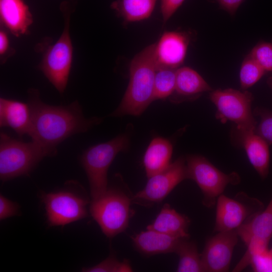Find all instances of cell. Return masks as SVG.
Listing matches in <instances>:
<instances>
[{
    "mask_svg": "<svg viewBox=\"0 0 272 272\" xmlns=\"http://www.w3.org/2000/svg\"><path fill=\"white\" fill-rule=\"evenodd\" d=\"M156 43L137 54L129 66V82L124 96L112 116L141 115L154 101V86L157 70Z\"/></svg>",
    "mask_w": 272,
    "mask_h": 272,
    "instance_id": "2",
    "label": "cell"
},
{
    "mask_svg": "<svg viewBox=\"0 0 272 272\" xmlns=\"http://www.w3.org/2000/svg\"><path fill=\"white\" fill-rule=\"evenodd\" d=\"M210 98L217 107L218 119L233 122L237 131L255 130L256 122L251 111L253 98L251 93L230 88L218 89L210 92Z\"/></svg>",
    "mask_w": 272,
    "mask_h": 272,
    "instance_id": "8",
    "label": "cell"
},
{
    "mask_svg": "<svg viewBox=\"0 0 272 272\" xmlns=\"http://www.w3.org/2000/svg\"><path fill=\"white\" fill-rule=\"evenodd\" d=\"M210 2L217 3L220 8L228 12L230 15L235 14L240 6L245 0H209Z\"/></svg>",
    "mask_w": 272,
    "mask_h": 272,
    "instance_id": "33",
    "label": "cell"
},
{
    "mask_svg": "<svg viewBox=\"0 0 272 272\" xmlns=\"http://www.w3.org/2000/svg\"><path fill=\"white\" fill-rule=\"evenodd\" d=\"M19 214L20 207L19 205L1 194L0 220L2 221L14 216L19 215Z\"/></svg>",
    "mask_w": 272,
    "mask_h": 272,
    "instance_id": "30",
    "label": "cell"
},
{
    "mask_svg": "<svg viewBox=\"0 0 272 272\" xmlns=\"http://www.w3.org/2000/svg\"><path fill=\"white\" fill-rule=\"evenodd\" d=\"M157 0H118L112 8L128 22L148 19L152 14Z\"/></svg>",
    "mask_w": 272,
    "mask_h": 272,
    "instance_id": "22",
    "label": "cell"
},
{
    "mask_svg": "<svg viewBox=\"0 0 272 272\" xmlns=\"http://www.w3.org/2000/svg\"><path fill=\"white\" fill-rule=\"evenodd\" d=\"M129 146V135L122 133L108 142L91 146L84 152L80 161L89 181L92 200L106 191L108 169L117 155L126 151Z\"/></svg>",
    "mask_w": 272,
    "mask_h": 272,
    "instance_id": "5",
    "label": "cell"
},
{
    "mask_svg": "<svg viewBox=\"0 0 272 272\" xmlns=\"http://www.w3.org/2000/svg\"><path fill=\"white\" fill-rule=\"evenodd\" d=\"M255 113L260 117V120L255 132L268 144H272V113L261 109H257Z\"/></svg>",
    "mask_w": 272,
    "mask_h": 272,
    "instance_id": "28",
    "label": "cell"
},
{
    "mask_svg": "<svg viewBox=\"0 0 272 272\" xmlns=\"http://www.w3.org/2000/svg\"><path fill=\"white\" fill-rule=\"evenodd\" d=\"M45 157L43 150L32 141L24 142L1 132L0 178L2 181L27 175Z\"/></svg>",
    "mask_w": 272,
    "mask_h": 272,
    "instance_id": "6",
    "label": "cell"
},
{
    "mask_svg": "<svg viewBox=\"0 0 272 272\" xmlns=\"http://www.w3.org/2000/svg\"><path fill=\"white\" fill-rule=\"evenodd\" d=\"M63 18V29L57 40L52 44L45 40L37 46L42 54L38 67L60 94L67 86L73 56L70 14L65 13Z\"/></svg>",
    "mask_w": 272,
    "mask_h": 272,
    "instance_id": "4",
    "label": "cell"
},
{
    "mask_svg": "<svg viewBox=\"0 0 272 272\" xmlns=\"http://www.w3.org/2000/svg\"><path fill=\"white\" fill-rule=\"evenodd\" d=\"M267 83L268 85L269 86V87L272 89V77L269 78L268 79Z\"/></svg>",
    "mask_w": 272,
    "mask_h": 272,
    "instance_id": "34",
    "label": "cell"
},
{
    "mask_svg": "<svg viewBox=\"0 0 272 272\" xmlns=\"http://www.w3.org/2000/svg\"><path fill=\"white\" fill-rule=\"evenodd\" d=\"M171 143L162 137H155L149 144L144 156L143 164L148 178L165 169L171 163Z\"/></svg>",
    "mask_w": 272,
    "mask_h": 272,
    "instance_id": "20",
    "label": "cell"
},
{
    "mask_svg": "<svg viewBox=\"0 0 272 272\" xmlns=\"http://www.w3.org/2000/svg\"><path fill=\"white\" fill-rule=\"evenodd\" d=\"M184 0H160L163 22L165 23L181 6Z\"/></svg>",
    "mask_w": 272,
    "mask_h": 272,
    "instance_id": "31",
    "label": "cell"
},
{
    "mask_svg": "<svg viewBox=\"0 0 272 272\" xmlns=\"http://www.w3.org/2000/svg\"><path fill=\"white\" fill-rule=\"evenodd\" d=\"M85 272H125L131 271L132 268L127 260L119 261L114 254H110L98 264L88 267H83Z\"/></svg>",
    "mask_w": 272,
    "mask_h": 272,
    "instance_id": "26",
    "label": "cell"
},
{
    "mask_svg": "<svg viewBox=\"0 0 272 272\" xmlns=\"http://www.w3.org/2000/svg\"><path fill=\"white\" fill-rule=\"evenodd\" d=\"M238 237L234 230L219 232L210 238L200 254L203 271H228Z\"/></svg>",
    "mask_w": 272,
    "mask_h": 272,
    "instance_id": "12",
    "label": "cell"
},
{
    "mask_svg": "<svg viewBox=\"0 0 272 272\" xmlns=\"http://www.w3.org/2000/svg\"><path fill=\"white\" fill-rule=\"evenodd\" d=\"M191 34L189 32H165L156 43L157 67H180L185 59Z\"/></svg>",
    "mask_w": 272,
    "mask_h": 272,
    "instance_id": "13",
    "label": "cell"
},
{
    "mask_svg": "<svg viewBox=\"0 0 272 272\" xmlns=\"http://www.w3.org/2000/svg\"><path fill=\"white\" fill-rule=\"evenodd\" d=\"M237 135L244 148L248 159L262 178L268 175L269 166V151L268 143L255 130L237 131Z\"/></svg>",
    "mask_w": 272,
    "mask_h": 272,
    "instance_id": "16",
    "label": "cell"
},
{
    "mask_svg": "<svg viewBox=\"0 0 272 272\" xmlns=\"http://www.w3.org/2000/svg\"><path fill=\"white\" fill-rule=\"evenodd\" d=\"M14 50L10 46V42L6 30L1 27L0 29V58L1 62L5 63L13 55Z\"/></svg>",
    "mask_w": 272,
    "mask_h": 272,
    "instance_id": "32",
    "label": "cell"
},
{
    "mask_svg": "<svg viewBox=\"0 0 272 272\" xmlns=\"http://www.w3.org/2000/svg\"><path fill=\"white\" fill-rule=\"evenodd\" d=\"M0 21L1 27L16 37L27 35L33 22L23 0H0Z\"/></svg>",
    "mask_w": 272,
    "mask_h": 272,
    "instance_id": "14",
    "label": "cell"
},
{
    "mask_svg": "<svg viewBox=\"0 0 272 272\" xmlns=\"http://www.w3.org/2000/svg\"><path fill=\"white\" fill-rule=\"evenodd\" d=\"M212 88L202 77L194 70L187 66L176 70L175 90L171 96L175 102L196 99Z\"/></svg>",
    "mask_w": 272,
    "mask_h": 272,
    "instance_id": "18",
    "label": "cell"
},
{
    "mask_svg": "<svg viewBox=\"0 0 272 272\" xmlns=\"http://www.w3.org/2000/svg\"><path fill=\"white\" fill-rule=\"evenodd\" d=\"M31 125V111L28 103L0 98V126L13 129L20 137L28 135Z\"/></svg>",
    "mask_w": 272,
    "mask_h": 272,
    "instance_id": "15",
    "label": "cell"
},
{
    "mask_svg": "<svg viewBox=\"0 0 272 272\" xmlns=\"http://www.w3.org/2000/svg\"><path fill=\"white\" fill-rule=\"evenodd\" d=\"M31 111V125L28 135L44 152L46 157L54 156L58 145L67 138L86 132L99 124L102 118H86L76 100L64 106H54L43 102L38 90L28 91Z\"/></svg>",
    "mask_w": 272,
    "mask_h": 272,
    "instance_id": "1",
    "label": "cell"
},
{
    "mask_svg": "<svg viewBox=\"0 0 272 272\" xmlns=\"http://www.w3.org/2000/svg\"><path fill=\"white\" fill-rule=\"evenodd\" d=\"M270 252H271V254H272V248H271V249L270 250Z\"/></svg>",
    "mask_w": 272,
    "mask_h": 272,
    "instance_id": "35",
    "label": "cell"
},
{
    "mask_svg": "<svg viewBox=\"0 0 272 272\" xmlns=\"http://www.w3.org/2000/svg\"><path fill=\"white\" fill-rule=\"evenodd\" d=\"M249 264L254 271L272 272V254L270 250L253 254L250 258Z\"/></svg>",
    "mask_w": 272,
    "mask_h": 272,
    "instance_id": "29",
    "label": "cell"
},
{
    "mask_svg": "<svg viewBox=\"0 0 272 272\" xmlns=\"http://www.w3.org/2000/svg\"><path fill=\"white\" fill-rule=\"evenodd\" d=\"M179 257L178 272H202L200 254L196 243L189 238H181L176 249Z\"/></svg>",
    "mask_w": 272,
    "mask_h": 272,
    "instance_id": "23",
    "label": "cell"
},
{
    "mask_svg": "<svg viewBox=\"0 0 272 272\" xmlns=\"http://www.w3.org/2000/svg\"><path fill=\"white\" fill-rule=\"evenodd\" d=\"M190 223L187 216L178 213L166 203L152 223L147 227V229L178 238H189Z\"/></svg>",
    "mask_w": 272,
    "mask_h": 272,
    "instance_id": "19",
    "label": "cell"
},
{
    "mask_svg": "<svg viewBox=\"0 0 272 272\" xmlns=\"http://www.w3.org/2000/svg\"><path fill=\"white\" fill-rule=\"evenodd\" d=\"M249 54L265 71L272 72V41L258 43Z\"/></svg>",
    "mask_w": 272,
    "mask_h": 272,
    "instance_id": "27",
    "label": "cell"
},
{
    "mask_svg": "<svg viewBox=\"0 0 272 272\" xmlns=\"http://www.w3.org/2000/svg\"><path fill=\"white\" fill-rule=\"evenodd\" d=\"M132 196L118 186H108L106 191L91 200L90 213L108 238L124 231L133 214Z\"/></svg>",
    "mask_w": 272,
    "mask_h": 272,
    "instance_id": "3",
    "label": "cell"
},
{
    "mask_svg": "<svg viewBox=\"0 0 272 272\" xmlns=\"http://www.w3.org/2000/svg\"><path fill=\"white\" fill-rule=\"evenodd\" d=\"M177 69L157 67L154 86V100L171 96L176 85Z\"/></svg>",
    "mask_w": 272,
    "mask_h": 272,
    "instance_id": "24",
    "label": "cell"
},
{
    "mask_svg": "<svg viewBox=\"0 0 272 272\" xmlns=\"http://www.w3.org/2000/svg\"><path fill=\"white\" fill-rule=\"evenodd\" d=\"M264 69L249 54L246 56L241 66L240 82L241 88L246 90L254 85L265 73Z\"/></svg>",
    "mask_w": 272,
    "mask_h": 272,
    "instance_id": "25",
    "label": "cell"
},
{
    "mask_svg": "<svg viewBox=\"0 0 272 272\" xmlns=\"http://www.w3.org/2000/svg\"><path fill=\"white\" fill-rule=\"evenodd\" d=\"M135 249L147 256L175 252L181 239L147 229L131 237Z\"/></svg>",
    "mask_w": 272,
    "mask_h": 272,
    "instance_id": "17",
    "label": "cell"
},
{
    "mask_svg": "<svg viewBox=\"0 0 272 272\" xmlns=\"http://www.w3.org/2000/svg\"><path fill=\"white\" fill-rule=\"evenodd\" d=\"M236 231L245 244L253 236L270 241L272 237V198L265 210Z\"/></svg>",
    "mask_w": 272,
    "mask_h": 272,
    "instance_id": "21",
    "label": "cell"
},
{
    "mask_svg": "<svg viewBox=\"0 0 272 272\" xmlns=\"http://www.w3.org/2000/svg\"><path fill=\"white\" fill-rule=\"evenodd\" d=\"M263 207L261 201L244 193H238L233 198L222 194L217 200L214 231L236 230L260 213Z\"/></svg>",
    "mask_w": 272,
    "mask_h": 272,
    "instance_id": "10",
    "label": "cell"
},
{
    "mask_svg": "<svg viewBox=\"0 0 272 272\" xmlns=\"http://www.w3.org/2000/svg\"><path fill=\"white\" fill-rule=\"evenodd\" d=\"M148 179L145 187L132 195V203L150 207L161 202L179 183L188 179L185 159L178 158Z\"/></svg>",
    "mask_w": 272,
    "mask_h": 272,
    "instance_id": "11",
    "label": "cell"
},
{
    "mask_svg": "<svg viewBox=\"0 0 272 272\" xmlns=\"http://www.w3.org/2000/svg\"><path fill=\"white\" fill-rule=\"evenodd\" d=\"M69 187L48 193L42 192L40 198L49 227L64 225L88 216L87 198Z\"/></svg>",
    "mask_w": 272,
    "mask_h": 272,
    "instance_id": "9",
    "label": "cell"
},
{
    "mask_svg": "<svg viewBox=\"0 0 272 272\" xmlns=\"http://www.w3.org/2000/svg\"><path fill=\"white\" fill-rule=\"evenodd\" d=\"M185 160L188 179L194 181L200 188L203 195V204L207 207L215 205L227 185H236L240 181L237 173L225 174L202 156L191 155Z\"/></svg>",
    "mask_w": 272,
    "mask_h": 272,
    "instance_id": "7",
    "label": "cell"
}]
</instances>
